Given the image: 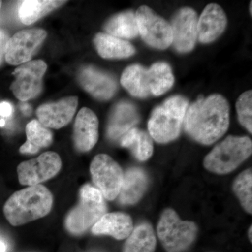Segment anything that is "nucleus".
Wrapping results in <instances>:
<instances>
[{"mask_svg": "<svg viewBox=\"0 0 252 252\" xmlns=\"http://www.w3.org/2000/svg\"><path fill=\"white\" fill-rule=\"evenodd\" d=\"M230 123L228 101L220 94L200 97L189 106L184 119L186 132L205 145L215 143L226 132Z\"/></svg>", "mask_w": 252, "mask_h": 252, "instance_id": "f257e3e1", "label": "nucleus"}, {"mask_svg": "<svg viewBox=\"0 0 252 252\" xmlns=\"http://www.w3.org/2000/svg\"><path fill=\"white\" fill-rule=\"evenodd\" d=\"M51 191L41 185L18 190L5 203L3 211L10 224L18 226L45 217L52 208Z\"/></svg>", "mask_w": 252, "mask_h": 252, "instance_id": "f03ea898", "label": "nucleus"}, {"mask_svg": "<svg viewBox=\"0 0 252 252\" xmlns=\"http://www.w3.org/2000/svg\"><path fill=\"white\" fill-rule=\"evenodd\" d=\"M175 82L170 66L166 63H155L149 69L140 64L126 68L121 78V84L132 95L137 97L159 96L171 89Z\"/></svg>", "mask_w": 252, "mask_h": 252, "instance_id": "7ed1b4c3", "label": "nucleus"}, {"mask_svg": "<svg viewBox=\"0 0 252 252\" xmlns=\"http://www.w3.org/2000/svg\"><path fill=\"white\" fill-rule=\"evenodd\" d=\"M189 101L181 95L172 96L154 109L148 122L149 135L158 143H167L180 135Z\"/></svg>", "mask_w": 252, "mask_h": 252, "instance_id": "20e7f679", "label": "nucleus"}, {"mask_svg": "<svg viewBox=\"0 0 252 252\" xmlns=\"http://www.w3.org/2000/svg\"><path fill=\"white\" fill-rule=\"evenodd\" d=\"M252 142L248 137L229 135L217 144L204 159L208 171L225 175L233 172L251 156Z\"/></svg>", "mask_w": 252, "mask_h": 252, "instance_id": "39448f33", "label": "nucleus"}, {"mask_svg": "<svg viewBox=\"0 0 252 252\" xmlns=\"http://www.w3.org/2000/svg\"><path fill=\"white\" fill-rule=\"evenodd\" d=\"M106 213L107 205L102 193L92 186H84L79 203L66 219V228L72 234H81L92 228Z\"/></svg>", "mask_w": 252, "mask_h": 252, "instance_id": "423d86ee", "label": "nucleus"}, {"mask_svg": "<svg viewBox=\"0 0 252 252\" xmlns=\"http://www.w3.org/2000/svg\"><path fill=\"white\" fill-rule=\"evenodd\" d=\"M193 221L182 220L172 209L164 210L157 225V234L167 252H184L190 248L198 235Z\"/></svg>", "mask_w": 252, "mask_h": 252, "instance_id": "0eeeda50", "label": "nucleus"}, {"mask_svg": "<svg viewBox=\"0 0 252 252\" xmlns=\"http://www.w3.org/2000/svg\"><path fill=\"white\" fill-rule=\"evenodd\" d=\"M93 182L104 198L113 200L120 193L124 180L122 167L107 154L95 156L91 163Z\"/></svg>", "mask_w": 252, "mask_h": 252, "instance_id": "6e6552de", "label": "nucleus"}, {"mask_svg": "<svg viewBox=\"0 0 252 252\" xmlns=\"http://www.w3.org/2000/svg\"><path fill=\"white\" fill-rule=\"evenodd\" d=\"M135 16L139 34L148 45L160 50L171 45V26L164 18L147 6H141Z\"/></svg>", "mask_w": 252, "mask_h": 252, "instance_id": "1a4fd4ad", "label": "nucleus"}, {"mask_svg": "<svg viewBox=\"0 0 252 252\" xmlns=\"http://www.w3.org/2000/svg\"><path fill=\"white\" fill-rule=\"evenodd\" d=\"M47 69V64L41 60L31 61L21 64L15 69V77L11 89L16 98L26 102L40 94L42 80Z\"/></svg>", "mask_w": 252, "mask_h": 252, "instance_id": "9d476101", "label": "nucleus"}, {"mask_svg": "<svg viewBox=\"0 0 252 252\" xmlns=\"http://www.w3.org/2000/svg\"><path fill=\"white\" fill-rule=\"evenodd\" d=\"M62 167L57 153L47 152L36 158L20 163L17 167L18 180L22 185L35 186L55 177Z\"/></svg>", "mask_w": 252, "mask_h": 252, "instance_id": "9b49d317", "label": "nucleus"}, {"mask_svg": "<svg viewBox=\"0 0 252 252\" xmlns=\"http://www.w3.org/2000/svg\"><path fill=\"white\" fill-rule=\"evenodd\" d=\"M46 36V32L40 28L18 32L9 37L6 43L4 59L11 65H18L31 61Z\"/></svg>", "mask_w": 252, "mask_h": 252, "instance_id": "f8f14e48", "label": "nucleus"}, {"mask_svg": "<svg viewBox=\"0 0 252 252\" xmlns=\"http://www.w3.org/2000/svg\"><path fill=\"white\" fill-rule=\"evenodd\" d=\"M198 20L196 12L189 7L182 8L172 18V44L179 52L193 49L198 39Z\"/></svg>", "mask_w": 252, "mask_h": 252, "instance_id": "ddd939ff", "label": "nucleus"}, {"mask_svg": "<svg viewBox=\"0 0 252 252\" xmlns=\"http://www.w3.org/2000/svg\"><path fill=\"white\" fill-rule=\"evenodd\" d=\"M78 81L86 92L100 100L112 98L117 92L114 77L94 66L83 67L78 74Z\"/></svg>", "mask_w": 252, "mask_h": 252, "instance_id": "4468645a", "label": "nucleus"}, {"mask_svg": "<svg viewBox=\"0 0 252 252\" xmlns=\"http://www.w3.org/2000/svg\"><path fill=\"white\" fill-rule=\"evenodd\" d=\"M78 106L77 96L39 106L36 109L39 122L48 128L60 129L72 121Z\"/></svg>", "mask_w": 252, "mask_h": 252, "instance_id": "2eb2a0df", "label": "nucleus"}, {"mask_svg": "<svg viewBox=\"0 0 252 252\" xmlns=\"http://www.w3.org/2000/svg\"><path fill=\"white\" fill-rule=\"evenodd\" d=\"M99 122L91 109L84 107L76 117L73 140L76 149L80 152L91 150L98 140Z\"/></svg>", "mask_w": 252, "mask_h": 252, "instance_id": "dca6fc26", "label": "nucleus"}, {"mask_svg": "<svg viewBox=\"0 0 252 252\" xmlns=\"http://www.w3.org/2000/svg\"><path fill=\"white\" fill-rule=\"evenodd\" d=\"M226 26V16L220 5H207L198 20L199 41L203 44H209L216 40L224 32Z\"/></svg>", "mask_w": 252, "mask_h": 252, "instance_id": "f3484780", "label": "nucleus"}, {"mask_svg": "<svg viewBox=\"0 0 252 252\" xmlns=\"http://www.w3.org/2000/svg\"><path fill=\"white\" fill-rule=\"evenodd\" d=\"M140 122V115L133 104L122 102L117 104L113 109L108 126L107 136L112 140H116L125 135L133 128Z\"/></svg>", "mask_w": 252, "mask_h": 252, "instance_id": "a211bd4d", "label": "nucleus"}, {"mask_svg": "<svg viewBox=\"0 0 252 252\" xmlns=\"http://www.w3.org/2000/svg\"><path fill=\"white\" fill-rule=\"evenodd\" d=\"M130 215L123 212L106 213L92 227L94 235H108L117 240L126 239L133 230Z\"/></svg>", "mask_w": 252, "mask_h": 252, "instance_id": "6ab92c4d", "label": "nucleus"}, {"mask_svg": "<svg viewBox=\"0 0 252 252\" xmlns=\"http://www.w3.org/2000/svg\"><path fill=\"white\" fill-rule=\"evenodd\" d=\"M149 185L146 172L139 167H132L126 172L119 200L123 205H134L142 198Z\"/></svg>", "mask_w": 252, "mask_h": 252, "instance_id": "aec40b11", "label": "nucleus"}, {"mask_svg": "<svg viewBox=\"0 0 252 252\" xmlns=\"http://www.w3.org/2000/svg\"><path fill=\"white\" fill-rule=\"evenodd\" d=\"M94 43L97 53L103 59H125L135 53V47L130 42L106 33L96 34Z\"/></svg>", "mask_w": 252, "mask_h": 252, "instance_id": "412c9836", "label": "nucleus"}, {"mask_svg": "<svg viewBox=\"0 0 252 252\" xmlns=\"http://www.w3.org/2000/svg\"><path fill=\"white\" fill-rule=\"evenodd\" d=\"M121 145L130 149L134 157L145 161L152 157L154 152L153 141L149 133L137 127L130 129L122 136Z\"/></svg>", "mask_w": 252, "mask_h": 252, "instance_id": "4be33fe9", "label": "nucleus"}, {"mask_svg": "<svg viewBox=\"0 0 252 252\" xmlns=\"http://www.w3.org/2000/svg\"><path fill=\"white\" fill-rule=\"evenodd\" d=\"M156 246L157 238L153 227L144 222L133 228L126 240L123 252H154Z\"/></svg>", "mask_w": 252, "mask_h": 252, "instance_id": "5701e85b", "label": "nucleus"}, {"mask_svg": "<svg viewBox=\"0 0 252 252\" xmlns=\"http://www.w3.org/2000/svg\"><path fill=\"white\" fill-rule=\"evenodd\" d=\"M27 141L20 147L21 154H36L39 149L48 147L53 142V133L38 120L28 123L26 128Z\"/></svg>", "mask_w": 252, "mask_h": 252, "instance_id": "b1692460", "label": "nucleus"}, {"mask_svg": "<svg viewBox=\"0 0 252 252\" xmlns=\"http://www.w3.org/2000/svg\"><path fill=\"white\" fill-rule=\"evenodd\" d=\"M107 34L119 39H133L138 35V28L135 13L124 11L109 18L104 25Z\"/></svg>", "mask_w": 252, "mask_h": 252, "instance_id": "393cba45", "label": "nucleus"}, {"mask_svg": "<svg viewBox=\"0 0 252 252\" xmlns=\"http://www.w3.org/2000/svg\"><path fill=\"white\" fill-rule=\"evenodd\" d=\"M66 2L59 0H26L21 3L18 16L23 24L31 25Z\"/></svg>", "mask_w": 252, "mask_h": 252, "instance_id": "a878e982", "label": "nucleus"}, {"mask_svg": "<svg viewBox=\"0 0 252 252\" xmlns=\"http://www.w3.org/2000/svg\"><path fill=\"white\" fill-rule=\"evenodd\" d=\"M233 190L245 211L252 212V172L248 169L235 179Z\"/></svg>", "mask_w": 252, "mask_h": 252, "instance_id": "bb28decb", "label": "nucleus"}, {"mask_svg": "<svg viewBox=\"0 0 252 252\" xmlns=\"http://www.w3.org/2000/svg\"><path fill=\"white\" fill-rule=\"evenodd\" d=\"M236 110L239 122L252 134V91L243 93L236 102Z\"/></svg>", "mask_w": 252, "mask_h": 252, "instance_id": "cd10ccee", "label": "nucleus"}, {"mask_svg": "<svg viewBox=\"0 0 252 252\" xmlns=\"http://www.w3.org/2000/svg\"><path fill=\"white\" fill-rule=\"evenodd\" d=\"M9 36L6 31L0 29V65L5 58L6 43L9 40Z\"/></svg>", "mask_w": 252, "mask_h": 252, "instance_id": "c85d7f7f", "label": "nucleus"}, {"mask_svg": "<svg viewBox=\"0 0 252 252\" xmlns=\"http://www.w3.org/2000/svg\"><path fill=\"white\" fill-rule=\"evenodd\" d=\"M14 112V107L7 102L0 103V117H9Z\"/></svg>", "mask_w": 252, "mask_h": 252, "instance_id": "c756f323", "label": "nucleus"}, {"mask_svg": "<svg viewBox=\"0 0 252 252\" xmlns=\"http://www.w3.org/2000/svg\"><path fill=\"white\" fill-rule=\"evenodd\" d=\"M21 109L24 114H30L31 113L32 109L31 106L28 105V104H23L21 106Z\"/></svg>", "mask_w": 252, "mask_h": 252, "instance_id": "7c9ffc66", "label": "nucleus"}, {"mask_svg": "<svg viewBox=\"0 0 252 252\" xmlns=\"http://www.w3.org/2000/svg\"><path fill=\"white\" fill-rule=\"evenodd\" d=\"M6 245H5L4 242L0 240V252H6Z\"/></svg>", "mask_w": 252, "mask_h": 252, "instance_id": "2f4dec72", "label": "nucleus"}, {"mask_svg": "<svg viewBox=\"0 0 252 252\" xmlns=\"http://www.w3.org/2000/svg\"><path fill=\"white\" fill-rule=\"evenodd\" d=\"M252 226H250V229H249L248 235H249V238H250V241H251V242H252Z\"/></svg>", "mask_w": 252, "mask_h": 252, "instance_id": "473e14b6", "label": "nucleus"}, {"mask_svg": "<svg viewBox=\"0 0 252 252\" xmlns=\"http://www.w3.org/2000/svg\"><path fill=\"white\" fill-rule=\"evenodd\" d=\"M4 125V122L3 120L0 121V126H3Z\"/></svg>", "mask_w": 252, "mask_h": 252, "instance_id": "72a5a7b5", "label": "nucleus"}, {"mask_svg": "<svg viewBox=\"0 0 252 252\" xmlns=\"http://www.w3.org/2000/svg\"><path fill=\"white\" fill-rule=\"evenodd\" d=\"M252 2L251 1V2H250V14H251L252 15Z\"/></svg>", "mask_w": 252, "mask_h": 252, "instance_id": "f704fd0d", "label": "nucleus"}, {"mask_svg": "<svg viewBox=\"0 0 252 252\" xmlns=\"http://www.w3.org/2000/svg\"><path fill=\"white\" fill-rule=\"evenodd\" d=\"M1 5H2V1H0V9H1Z\"/></svg>", "mask_w": 252, "mask_h": 252, "instance_id": "c9c22d12", "label": "nucleus"}]
</instances>
